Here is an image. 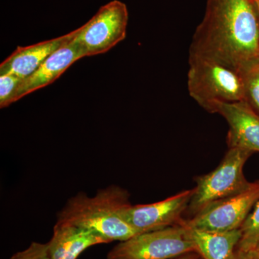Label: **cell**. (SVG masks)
I'll return each instance as SVG.
<instances>
[{
	"mask_svg": "<svg viewBox=\"0 0 259 259\" xmlns=\"http://www.w3.org/2000/svg\"><path fill=\"white\" fill-rule=\"evenodd\" d=\"M190 57L214 61L243 76L259 64V15L253 0H207Z\"/></svg>",
	"mask_w": 259,
	"mask_h": 259,
	"instance_id": "1",
	"label": "cell"
},
{
	"mask_svg": "<svg viewBox=\"0 0 259 259\" xmlns=\"http://www.w3.org/2000/svg\"><path fill=\"white\" fill-rule=\"evenodd\" d=\"M129 198L128 192L116 185L99 190L93 197L79 192L66 202L57 222L86 228L110 243L127 241L141 234L124 215L131 205Z\"/></svg>",
	"mask_w": 259,
	"mask_h": 259,
	"instance_id": "2",
	"label": "cell"
},
{
	"mask_svg": "<svg viewBox=\"0 0 259 259\" xmlns=\"http://www.w3.org/2000/svg\"><path fill=\"white\" fill-rule=\"evenodd\" d=\"M189 93L202 108L210 112L216 102L245 101L243 76L214 61L189 56Z\"/></svg>",
	"mask_w": 259,
	"mask_h": 259,
	"instance_id": "3",
	"label": "cell"
},
{
	"mask_svg": "<svg viewBox=\"0 0 259 259\" xmlns=\"http://www.w3.org/2000/svg\"><path fill=\"white\" fill-rule=\"evenodd\" d=\"M252 151L239 148H229L219 166L210 173L196 180L197 186L187 210L194 216L208 204L240 193L250 182L245 180L243 166Z\"/></svg>",
	"mask_w": 259,
	"mask_h": 259,
	"instance_id": "4",
	"label": "cell"
},
{
	"mask_svg": "<svg viewBox=\"0 0 259 259\" xmlns=\"http://www.w3.org/2000/svg\"><path fill=\"white\" fill-rule=\"evenodd\" d=\"M196 252L195 244L183 220L176 226L146 232L119 242L107 259H175Z\"/></svg>",
	"mask_w": 259,
	"mask_h": 259,
	"instance_id": "5",
	"label": "cell"
},
{
	"mask_svg": "<svg viewBox=\"0 0 259 259\" xmlns=\"http://www.w3.org/2000/svg\"><path fill=\"white\" fill-rule=\"evenodd\" d=\"M127 23V6L114 0L100 8L83 26L76 29L71 42L84 57L105 54L125 38Z\"/></svg>",
	"mask_w": 259,
	"mask_h": 259,
	"instance_id": "6",
	"label": "cell"
},
{
	"mask_svg": "<svg viewBox=\"0 0 259 259\" xmlns=\"http://www.w3.org/2000/svg\"><path fill=\"white\" fill-rule=\"evenodd\" d=\"M259 199V181L250 183L240 193L208 204L190 220L186 226L208 231L239 229Z\"/></svg>",
	"mask_w": 259,
	"mask_h": 259,
	"instance_id": "7",
	"label": "cell"
},
{
	"mask_svg": "<svg viewBox=\"0 0 259 259\" xmlns=\"http://www.w3.org/2000/svg\"><path fill=\"white\" fill-rule=\"evenodd\" d=\"M194 190H186L155 203L137 204L126 209L125 218L140 233L176 226L182 221Z\"/></svg>",
	"mask_w": 259,
	"mask_h": 259,
	"instance_id": "8",
	"label": "cell"
},
{
	"mask_svg": "<svg viewBox=\"0 0 259 259\" xmlns=\"http://www.w3.org/2000/svg\"><path fill=\"white\" fill-rule=\"evenodd\" d=\"M211 113L220 114L228 122V147L259 152V115L248 102H216Z\"/></svg>",
	"mask_w": 259,
	"mask_h": 259,
	"instance_id": "9",
	"label": "cell"
},
{
	"mask_svg": "<svg viewBox=\"0 0 259 259\" xmlns=\"http://www.w3.org/2000/svg\"><path fill=\"white\" fill-rule=\"evenodd\" d=\"M71 40L51 54L31 75L21 80L12 97L10 105L39 89L51 84L60 77L69 66L84 57Z\"/></svg>",
	"mask_w": 259,
	"mask_h": 259,
	"instance_id": "10",
	"label": "cell"
},
{
	"mask_svg": "<svg viewBox=\"0 0 259 259\" xmlns=\"http://www.w3.org/2000/svg\"><path fill=\"white\" fill-rule=\"evenodd\" d=\"M74 31L56 38L29 46L17 48L16 50L0 65V75L11 74L25 79L56 51L74 37Z\"/></svg>",
	"mask_w": 259,
	"mask_h": 259,
	"instance_id": "11",
	"label": "cell"
},
{
	"mask_svg": "<svg viewBox=\"0 0 259 259\" xmlns=\"http://www.w3.org/2000/svg\"><path fill=\"white\" fill-rule=\"evenodd\" d=\"M105 243L110 242L90 230L57 222L48 246L51 259H77L90 247Z\"/></svg>",
	"mask_w": 259,
	"mask_h": 259,
	"instance_id": "12",
	"label": "cell"
},
{
	"mask_svg": "<svg viewBox=\"0 0 259 259\" xmlns=\"http://www.w3.org/2000/svg\"><path fill=\"white\" fill-rule=\"evenodd\" d=\"M186 226L195 244L197 253L202 259H234L241 237L240 228L221 232L202 231Z\"/></svg>",
	"mask_w": 259,
	"mask_h": 259,
	"instance_id": "13",
	"label": "cell"
},
{
	"mask_svg": "<svg viewBox=\"0 0 259 259\" xmlns=\"http://www.w3.org/2000/svg\"><path fill=\"white\" fill-rule=\"evenodd\" d=\"M240 230L241 237L237 245L238 251H250L259 246V199Z\"/></svg>",
	"mask_w": 259,
	"mask_h": 259,
	"instance_id": "14",
	"label": "cell"
},
{
	"mask_svg": "<svg viewBox=\"0 0 259 259\" xmlns=\"http://www.w3.org/2000/svg\"><path fill=\"white\" fill-rule=\"evenodd\" d=\"M245 86V101L259 111V64L243 76Z\"/></svg>",
	"mask_w": 259,
	"mask_h": 259,
	"instance_id": "15",
	"label": "cell"
},
{
	"mask_svg": "<svg viewBox=\"0 0 259 259\" xmlns=\"http://www.w3.org/2000/svg\"><path fill=\"white\" fill-rule=\"evenodd\" d=\"M21 80L14 75H0V108L9 106L12 97Z\"/></svg>",
	"mask_w": 259,
	"mask_h": 259,
	"instance_id": "16",
	"label": "cell"
},
{
	"mask_svg": "<svg viewBox=\"0 0 259 259\" xmlns=\"http://www.w3.org/2000/svg\"><path fill=\"white\" fill-rule=\"evenodd\" d=\"M10 259H51L48 243L32 242L26 249L15 253Z\"/></svg>",
	"mask_w": 259,
	"mask_h": 259,
	"instance_id": "17",
	"label": "cell"
},
{
	"mask_svg": "<svg viewBox=\"0 0 259 259\" xmlns=\"http://www.w3.org/2000/svg\"><path fill=\"white\" fill-rule=\"evenodd\" d=\"M234 259H259V257L255 250L246 252L236 250Z\"/></svg>",
	"mask_w": 259,
	"mask_h": 259,
	"instance_id": "18",
	"label": "cell"
},
{
	"mask_svg": "<svg viewBox=\"0 0 259 259\" xmlns=\"http://www.w3.org/2000/svg\"><path fill=\"white\" fill-rule=\"evenodd\" d=\"M199 257L200 255L198 253L192 252V253H186V254L181 255L175 259H199Z\"/></svg>",
	"mask_w": 259,
	"mask_h": 259,
	"instance_id": "19",
	"label": "cell"
},
{
	"mask_svg": "<svg viewBox=\"0 0 259 259\" xmlns=\"http://www.w3.org/2000/svg\"><path fill=\"white\" fill-rule=\"evenodd\" d=\"M254 1V3L255 6H256L257 10H258V13L259 11V0H253Z\"/></svg>",
	"mask_w": 259,
	"mask_h": 259,
	"instance_id": "20",
	"label": "cell"
},
{
	"mask_svg": "<svg viewBox=\"0 0 259 259\" xmlns=\"http://www.w3.org/2000/svg\"><path fill=\"white\" fill-rule=\"evenodd\" d=\"M254 250H255V251H256L257 255H258L259 257V246L258 247V248H255V249Z\"/></svg>",
	"mask_w": 259,
	"mask_h": 259,
	"instance_id": "21",
	"label": "cell"
},
{
	"mask_svg": "<svg viewBox=\"0 0 259 259\" xmlns=\"http://www.w3.org/2000/svg\"><path fill=\"white\" fill-rule=\"evenodd\" d=\"M258 15H259V11H258Z\"/></svg>",
	"mask_w": 259,
	"mask_h": 259,
	"instance_id": "22",
	"label": "cell"
}]
</instances>
